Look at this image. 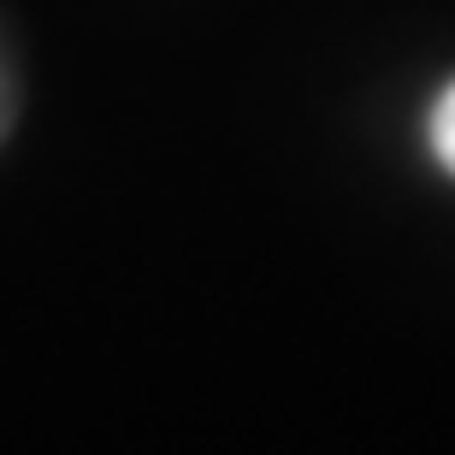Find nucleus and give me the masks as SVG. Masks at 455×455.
I'll use <instances>...</instances> for the list:
<instances>
[{
    "label": "nucleus",
    "mask_w": 455,
    "mask_h": 455,
    "mask_svg": "<svg viewBox=\"0 0 455 455\" xmlns=\"http://www.w3.org/2000/svg\"><path fill=\"white\" fill-rule=\"evenodd\" d=\"M432 154H438V166L455 178V84L443 89V101L432 107Z\"/></svg>",
    "instance_id": "1"
}]
</instances>
